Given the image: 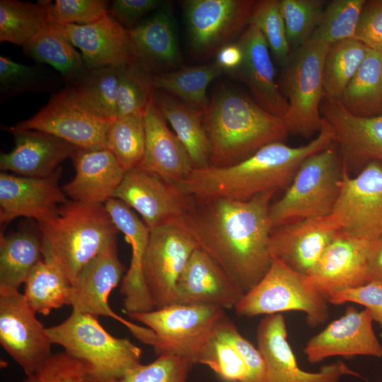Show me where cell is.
I'll list each match as a JSON object with an SVG mask.
<instances>
[{"label":"cell","instance_id":"cell-1","mask_svg":"<svg viewBox=\"0 0 382 382\" xmlns=\"http://www.w3.org/2000/svg\"><path fill=\"white\" fill-rule=\"evenodd\" d=\"M275 192L241 202L196 200L179 224L224 270L243 295L270 268V201Z\"/></svg>","mask_w":382,"mask_h":382},{"label":"cell","instance_id":"cell-2","mask_svg":"<svg viewBox=\"0 0 382 382\" xmlns=\"http://www.w3.org/2000/svg\"><path fill=\"white\" fill-rule=\"evenodd\" d=\"M334 141L332 127L324 120L316 138L292 147L283 141L270 143L253 155L226 167L193 169L187 178L173 185L196 200L224 198L245 202L288 187L301 162Z\"/></svg>","mask_w":382,"mask_h":382},{"label":"cell","instance_id":"cell-3","mask_svg":"<svg viewBox=\"0 0 382 382\" xmlns=\"http://www.w3.org/2000/svg\"><path fill=\"white\" fill-rule=\"evenodd\" d=\"M203 124L210 146V166L226 167L272 142H284L289 132L282 117L259 106L245 94L223 88L204 110Z\"/></svg>","mask_w":382,"mask_h":382},{"label":"cell","instance_id":"cell-4","mask_svg":"<svg viewBox=\"0 0 382 382\" xmlns=\"http://www.w3.org/2000/svg\"><path fill=\"white\" fill-rule=\"evenodd\" d=\"M38 226L42 257L54 262L71 284L92 258L117 239L119 231L104 204L72 200L62 204L54 216Z\"/></svg>","mask_w":382,"mask_h":382},{"label":"cell","instance_id":"cell-5","mask_svg":"<svg viewBox=\"0 0 382 382\" xmlns=\"http://www.w3.org/2000/svg\"><path fill=\"white\" fill-rule=\"evenodd\" d=\"M47 330L53 344L87 365L93 382L119 379L141 364V348L110 335L96 316L72 309L65 320Z\"/></svg>","mask_w":382,"mask_h":382},{"label":"cell","instance_id":"cell-6","mask_svg":"<svg viewBox=\"0 0 382 382\" xmlns=\"http://www.w3.org/2000/svg\"><path fill=\"white\" fill-rule=\"evenodd\" d=\"M344 171L335 141L306 158L284 195L270 205L272 228L300 219L329 216L339 197Z\"/></svg>","mask_w":382,"mask_h":382},{"label":"cell","instance_id":"cell-7","mask_svg":"<svg viewBox=\"0 0 382 382\" xmlns=\"http://www.w3.org/2000/svg\"><path fill=\"white\" fill-rule=\"evenodd\" d=\"M330 45L311 40L291 51L282 66L281 91L288 102L283 120L289 134L309 138L323 126V65Z\"/></svg>","mask_w":382,"mask_h":382},{"label":"cell","instance_id":"cell-8","mask_svg":"<svg viewBox=\"0 0 382 382\" xmlns=\"http://www.w3.org/2000/svg\"><path fill=\"white\" fill-rule=\"evenodd\" d=\"M328 304L306 276L273 259L265 275L242 296L234 309L238 315L246 317L301 311L306 314L308 326L314 328L328 320Z\"/></svg>","mask_w":382,"mask_h":382},{"label":"cell","instance_id":"cell-9","mask_svg":"<svg viewBox=\"0 0 382 382\" xmlns=\"http://www.w3.org/2000/svg\"><path fill=\"white\" fill-rule=\"evenodd\" d=\"M128 316L154 332L157 355L173 354L197 364L200 350L227 316L216 306L174 303Z\"/></svg>","mask_w":382,"mask_h":382},{"label":"cell","instance_id":"cell-10","mask_svg":"<svg viewBox=\"0 0 382 382\" xmlns=\"http://www.w3.org/2000/svg\"><path fill=\"white\" fill-rule=\"evenodd\" d=\"M124 271L115 239L81 270L71 286L69 305L83 313L112 318L124 325L137 340L154 347L156 337L150 328L127 320L109 305V296L122 279Z\"/></svg>","mask_w":382,"mask_h":382},{"label":"cell","instance_id":"cell-11","mask_svg":"<svg viewBox=\"0 0 382 382\" xmlns=\"http://www.w3.org/2000/svg\"><path fill=\"white\" fill-rule=\"evenodd\" d=\"M198 247L179 223L150 231L142 260V274L155 309L177 303V281Z\"/></svg>","mask_w":382,"mask_h":382},{"label":"cell","instance_id":"cell-12","mask_svg":"<svg viewBox=\"0 0 382 382\" xmlns=\"http://www.w3.org/2000/svg\"><path fill=\"white\" fill-rule=\"evenodd\" d=\"M253 0H185L183 8L193 54L201 59L218 51L250 23Z\"/></svg>","mask_w":382,"mask_h":382},{"label":"cell","instance_id":"cell-13","mask_svg":"<svg viewBox=\"0 0 382 382\" xmlns=\"http://www.w3.org/2000/svg\"><path fill=\"white\" fill-rule=\"evenodd\" d=\"M329 217L339 230L369 241L382 234V162L369 163L355 176L345 168Z\"/></svg>","mask_w":382,"mask_h":382},{"label":"cell","instance_id":"cell-14","mask_svg":"<svg viewBox=\"0 0 382 382\" xmlns=\"http://www.w3.org/2000/svg\"><path fill=\"white\" fill-rule=\"evenodd\" d=\"M23 294L0 290V343L21 366L26 376L37 371L52 354L53 343Z\"/></svg>","mask_w":382,"mask_h":382},{"label":"cell","instance_id":"cell-15","mask_svg":"<svg viewBox=\"0 0 382 382\" xmlns=\"http://www.w3.org/2000/svg\"><path fill=\"white\" fill-rule=\"evenodd\" d=\"M112 197L137 212L150 231L179 223L196 201L158 174L138 168L125 172Z\"/></svg>","mask_w":382,"mask_h":382},{"label":"cell","instance_id":"cell-16","mask_svg":"<svg viewBox=\"0 0 382 382\" xmlns=\"http://www.w3.org/2000/svg\"><path fill=\"white\" fill-rule=\"evenodd\" d=\"M113 120L87 111L64 88L52 93L47 105L36 114L11 127L44 132L79 149H106L107 134Z\"/></svg>","mask_w":382,"mask_h":382},{"label":"cell","instance_id":"cell-17","mask_svg":"<svg viewBox=\"0 0 382 382\" xmlns=\"http://www.w3.org/2000/svg\"><path fill=\"white\" fill-rule=\"evenodd\" d=\"M257 344L265 362V382H340L344 376H359L340 360L323 366L317 372L302 370L287 340L281 313L265 316L260 320Z\"/></svg>","mask_w":382,"mask_h":382},{"label":"cell","instance_id":"cell-18","mask_svg":"<svg viewBox=\"0 0 382 382\" xmlns=\"http://www.w3.org/2000/svg\"><path fill=\"white\" fill-rule=\"evenodd\" d=\"M320 113L333 129L334 141L349 174L358 173L371 161L382 162V114L356 116L339 100L325 96Z\"/></svg>","mask_w":382,"mask_h":382},{"label":"cell","instance_id":"cell-19","mask_svg":"<svg viewBox=\"0 0 382 382\" xmlns=\"http://www.w3.org/2000/svg\"><path fill=\"white\" fill-rule=\"evenodd\" d=\"M370 312L349 306L345 313L331 321L307 342L303 352L311 364L332 357H382V345L373 328Z\"/></svg>","mask_w":382,"mask_h":382},{"label":"cell","instance_id":"cell-20","mask_svg":"<svg viewBox=\"0 0 382 382\" xmlns=\"http://www.w3.org/2000/svg\"><path fill=\"white\" fill-rule=\"evenodd\" d=\"M61 170L45 177L0 174V223L6 225L25 216L38 224L54 216L70 199L59 186Z\"/></svg>","mask_w":382,"mask_h":382},{"label":"cell","instance_id":"cell-21","mask_svg":"<svg viewBox=\"0 0 382 382\" xmlns=\"http://www.w3.org/2000/svg\"><path fill=\"white\" fill-rule=\"evenodd\" d=\"M337 231L329 216L300 219L273 228L270 243L272 258L308 276Z\"/></svg>","mask_w":382,"mask_h":382},{"label":"cell","instance_id":"cell-22","mask_svg":"<svg viewBox=\"0 0 382 382\" xmlns=\"http://www.w3.org/2000/svg\"><path fill=\"white\" fill-rule=\"evenodd\" d=\"M371 241L337 231L311 272L306 276L309 283L324 296L332 291L366 283Z\"/></svg>","mask_w":382,"mask_h":382},{"label":"cell","instance_id":"cell-23","mask_svg":"<svg viewBox=\"0 0 382 382\" xmlns=\"http://www.w3.org/2000/svg\"><path fill=\"white\" fill-rule=\"evenodd\" d=\"M54 26L81 50L88 69L137 63L128 30L109 13L89 24Z\"/></svg>","mask_w":382,"mask_h":382},{"label":"cell","instance_id":"cell-24","mask_svg":"<svg viewBox=\"0 0 382 382\" xmlns=\"http://www.w3.org/2000/svg\"><path fill=\"white\" fill-rule=\"evenodd\" d=\"M104 206L113 224L122 231L132 246L130 267L123 277L120 294L123 296L124 312L127 315L155 309L146 289L142 260L149 243L150 231L144 221L122 201L111 197Z\"/></svg>","mask_w":382,"mask_h":382},{"label":"cell","instance_id":"cell-25","mask_svg":"<svg viewBox=\"0 0 382 382\" xmlns=\"http://www.w3.org/2000/svg\"><path fill=\"white\" fill-rule=\"evenodd\" d=\"M242 297L221 267L198 247L190 257L176 284V303L235 307Z\"/></svg>","mask_w":382,"mask_h":382},{"label":"cell","instance_id":"cell-26","mask_svg":"<svg viewBox=\"0 0 382 382\" xmlns=\"http://www.w3.org/2000/svg\"><path fill=\"white\" fill-rule=\"evenodd\" d=\"M2 127L13 136L15 146L10 152L1 154L0 168L21 176L50 175L76 149L67 141L44 132Z\"/></svg>","mask_w":382,"mask_h":382},{"label":"cell","instance_id":"cell-27","mask_svg":"<svg viewBox=\"0 0 382 382\" xmlns=\"http://www.w3.org/2000/svg\"><path fill=\"white\" fill-rule=\"evenodd\" d=\"M238 43L243 58L233 73L245 83L259 106L283 118L288 110V102L276 82L274 67L264 36L258 28L249 24Z\"/></svg>","mask_w":382,"mask_h":382},{"label":"cell","instance_id":"cell-28","mask_svg":"<svg viewBox=\"0 0 382 382\" xmlns=\"http://www.w3.org/2000/svg\"><path fill=\"white\" fill-rule=\"evenodd\" d=\"M75 175L63 187L71 200L87 204H104L112 197L125 170L107 149L76 148L71 157Z\"/></svg>","mask_w":382,"mask_h":382},{"label":"cell","instance_id":"cell-29","mask_svg":"<svg viewBox=\"0 0 382 382\" xmlns=\"http://www.w3.org/2000/svg\"><path fill=\"white\" fill-rule=\"evenodd\" d=\"M143 117L145 151L137 168L156 173L173 184L186 179L194 169L189 156L152 99Z\"/></svg>","mask_w":382,"mask_h":382},{"label":"cell","instance_id":"cell-30","mask_svg":"<svg viewBox=\"0 0 382 382\" xmlns=\"http://www.w3.org/2000/svg\"><path fill=\"white\" fill-rule=\"evenodd\" d=\"M128 31L137 63L149 71L167 72L180 64L174 17L166 4Z\"/></svg>","mask_w":382,"mask_h":382},{"label":"cell","instance_id":"cell-31","mask_svg":"<svg viewBox=\"0 0 382 382\" xmlns=\"http://www.w3.org/2000/svg\"><path fill=\"white\" fill-rule=\"evenodd\" d=\"M152 100L185 149L194 169L210 166L211 146L203 124L204 110L159 90Z\"/></svg>","mask_w":382,"mask_h":382},{"label":"cell","instance_id":"cell-32","mask_svg":"<svg viewBox=\"0 0 382 382\" xmlns=\"http://www.w3.org/2000/svg\"><path fill=\"white\" fill-rule=\"evenodd\" d=\"M23 51L36 63L54 68L66 86L76 85L89 71L81 54L52 23L23 47Z\"/></svg>","mask_w":382,"mask_h":382},{"label":"cell","instance_id":"cell-33","mask_svg":"<svg viewBox=\"0 0 382 382\" xmlns=\"http://www.w3.org/2000/svg\"><path fill=\"white\" fill-rule=\"evenodd\" d=\"M41 236L21 230L0 236V290L19 291L42 255Z\"/></svg>","mask_w":382,"mask_h":382},{"label":"cell","instance_id":"cell-34","mask_svg":"<svg viewBox=\"0 0 382 382\" xmlns=\"http://www.w3.org/2000/svg\"><path fill=\"white\" fill-rule=\"evenodd\" d=\"M52 1H0V42L24 47L52 21Z\"/></svg>","mask_w":382,"mask_h":382},{"label":"cell","instance_id":"cell-35","mask_svg":"<svg viewBox=\"0 0 382 382\" xmlns=\"http://www.w3.org/2000/svg\"><path fill=\"white\" fill-rule=\"evenodd\" d=\"M381 71L382 51L369 48L339 100L347 111L359 117L382 114Z\"/></svg>","mask_w":382,"mask_h":382},{"label":"cell","instance_id":"cell-36","mask_svg":"<svg viewBox=\"0 0 382 382\" xmlns=\"http://www.w3.org/2000/svg\"><path fill=\"white\" fill-rule=\"evenodd\" d=\"M224 71L216 62L185 66L163 73L152 74L154 90L163 91L183 103L205 110L209 102L207 89Z\"/></svg>","mask_w":382,"mask_h":382},{"label":"cell","instance_id":"cell-37","mask_svg":"<svg viewBox=\"0 0 382 382\" xmlns=\"http://www.w3.org/2000/svg\"><path fill=\"white\" fill-rule=\"evenodd\" d=\"M119 66L89 69L85 78L72 86H65L69 95L91 113L106 119L118 117Z\"/></svg>","mask_w":382,"mask_h":382},{"label":"cell","instance_id":"cell-38","mask_svg":"<svg viewBox=\"0 0 382 382\" xmlns=\"http://www.w3.org/2000/svg\"><path fill=\"white\" fill-rule=\"evenodd\" d=\"M24 284V297L35 313L47 316L53 309L69 305L71 284L51 260H40Z\"/></svg>","mask_w":382,"mask_h":382},{"label":"cell","instance_id":"cell-39","mask_svg":"<svg viewBox=\"0 0 382 382\" xmlns=\"http://www.w3.org/2000/svg\"><path fill=\"white\" fill-rule=\"evenodd\" d=\"M369 49L356 39L330 45L323 65L325 97L340 100L346 86L364 60Z\"/></svg>","mask_w":382,"mask_h":382},{"label":"cell","instance_id":"cell-40","mask_svg":"<svg viewBox=\"0 0 382 382\" xmlns=\"http://www.w3.org/2000/svg\"><path fill=\"white\" fill-rule=\"evenodd\" d=\"M64 82L60 76L42 65L19 64L0 56V102L31 93L53 92Z\"/></svg>","mask_w":382,"mask_h":382},{"label":"cell","instance_id":"cell-41","mask_svg":"<svg viewBox=\"0 0 382 382\" xmlns=\"http://www.w3.org/2000/svg\"><path fill=\"white\" fill-rule=\"evenodd\" d=\"M106 149L126 171L137 168L145 151V129L141 115L119 117L110 125Z\"/></svg>","mask_w":382,"mask_h":382},{"label":"cell","instance_id":"cell-42","mask_svg":"<svg viewBox=\"0 0 382 382\" xmlns=\"http://www.w3.org/2000/svg\"><path fill=\"white\" fill-rule=\"evenodd\" d=\"M365 1L366 0L328 1L320 23L311 40L332 45L354 39Z\"/></svg>","mask_w":382,"mask_h":382},{"label":"cell","instance_id":"cell-43","mask_svg":"<svg viewBox=\"0 0 382 382\" xmlns=\"http://www.w3.org/2000/svg\"><path fill=\"white\" fill-rule=\"evenodd\" d=\"M152 74L137 62L119 66L118 117L144 116L154 91Z\"/></svg>","mask_w":382,"mask_h":382},{"label":"cell","instance_id":"cell-44","mask_svg":"<svg viewBox=\"0 0 382 382\" xmlns=\"http://www.w3.org/2000/svg\"><path fill=\"white\" fill-rule=\"evenodd\" d=\"M328 1L323 0H280V10L291 51L311 40L320 23Z\"/></svg>","mask_w":382,"mask_h":382},{"label":"cell","instance_id":"cell-45","mask_svg":"<svg viewBox=\"0 0 382 382\" xmlns=\"http://www.w3.org/2000/svg\"><path fill=\"white\" fill-rule=\"evenodd\" d=\"M264 36L269 49L281 66L291 52L288 43L279 0L256 1L252 10L250 23Z\"/></svg>","mask_w":382,"mask_h":382},{"label":"cell","instance_id":"cell-46","mask_svg":"<svg viewBox=\"0 0 382 382\" xmlns=\"http://www.w3.org/2000/svg\"><path fill=\"white\" fill-rule=\"evenodd\" d=\"M196 362L207 366L225 382H241L247 373L238 351L216 332L200 350Z\"/></svg>","mask_w":382,"mask_h":382},{"label":"cell","instance_id":"cell-47","mask_svg":"<svg viewBox=\"0 0 382 382\" xmlns=\"http://www.w3.org/2000/svg\"><path fill=\"white\" fill-rule=\"evenodd\" d=\"M195 364L188 358L163 353L151 363L141 364L123 377L110 382H188Z\"/></svg>","mask_w":382,"mask_h":382},{"label":"cell","instance_id":"cell-48","mask_svg":"<svg viewBox=\"0 0 382 382\" xmlns=\"http://www.w3.org/2000/svg\"><path fill=\"white\" fill-rule=\"evenodd\" d=\"M25 382H93L88 367L66 352L52 354Z\"/></svg>","mask_w":382,"mask_h":382},{"label":"cell","instance_id":"cell-49","mask_svg":"<svg viewBox=\"0 0 382 382\" xmlns=\"http://www.w3.org/2000/svg\"><path fill=\"white\" fill-rule=\"evenodd\" d=\"M216 333L230 342L241 355L247 369L241 382H265L266 366L262 354L238 330L233 323L226 316L219 324Z\"/></svg>","mask_w":382,"mask_h":382},{"label":"cell","instance_id":"cell-50","mask_svg":"<svg viewBox=\"0 0 382 382\" xmlns=\"http://www.w3.org/2000/svg\"><path fill=\"white\" fill-rule=\"evenodd\" d=\"M109 4L105 0H56L51 23L55 26L92 23L108 13Z\"/></svg>","mask_w":382,"mask_h":382},{"label":"cell","instance_id":"cell-51","mask_svg":"<svg viewBox=\"0 0 382 382\" xmlns=\"http://www.w3.org/2000/svg\"><path fill=\"white\" fill-rule=\"evenodd\" d=\"M325 296L329 303L335 305L349 302L364 306L373 320L382 328V283L369 282L356 287L332 291Z\"/></svg>","mask_w":382,"mask_h":382},{"label":"cell","instance_id":"cell-52","mask_svg":"<svg viewBox=\"0 0 382 382\" xmlns=\"http://www.w3.org/2000/svg\"><path fill=\"white\" fill-rule=\"evenodd\" d=\"M163 5L161 0H115L108 13L125 28L131 30Z\"/></svg>","mask_w":382,"mask_h":382},{"label":"cell","instance_id":"cell-53","mask_svg":"<svg viewBox=\"0 0 382 382\" xmlns=\"http://www.w3.org/2000/svg\"><path fill=\"white\" fill-rule=\"evenodd\" d=\"M354 39L369 48L382 50V0L365 1Z\"/></svg>","mask_w":382,"mask_h":382},{"label":"cell","instance_id":"cell-54","mask_svg":"<svg viewBox=\"0 0 382 382\" xmlns=\"http://www.w3.org/2000/svg\"><path fill=\"white\" fill-rule=\"evenodd\" d=\"M215 62L225 71L235 72L241 66L243 54L238 43H229L216 53Z\"/></svg>","mask_w":382,"mask_h":382},{"label":"cell","instance_id":"cell-55","mask_svg":"<svg viewBox=\"0 0 382 382\" xmlns=\"http://www.w3.org/2000/svg\"><path fill=\"white\" fill-rule=\"evenodd\" d=\"M382 283V234L371 241L367 266L366 282Z\"/></svg>","mask_w":382,"mask_h":382},{"label":"cell","instance_id":"cell-56","mask_svg":"<svg viewBox=\"0 0 382 382\" xmlns=\"http://www.w3.org/2000/svg\"><path fill=\"white\" fill-rule=\"evenodd\" d=\"M381 84H382V71H381Z\"/></svg>","mask_w":382,"mask_h":382},{"label":"cell","instance_id":"cell-57","mask_svg":"<svg viewBox=\"0 0 382 382\" xmlns=\"http://www.w3.org/2000/svg\"><path fill=\"white\" fill-rule=\"evenodd\" d=\"M382 51V50H381Z\"/></svg>","mask_w":382,"mask_h":382}]
</instances>
